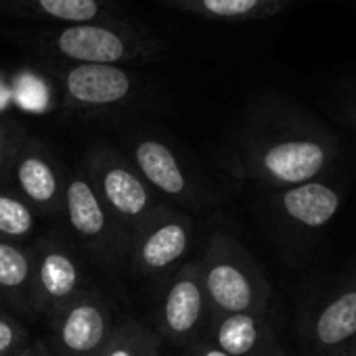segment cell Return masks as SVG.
Segmentation results:
<instances>
[{
    "mask_svg": "<svg viewBox=\"0 0 356 356\" xmlns=\"http://www.w3.org/2000/svg\"><path fill=\"white\" fill-rule=\"evenodd\" d=\"M212 314H264L270 287L250 252L231 235L214 233L200 260Z\"/></svg>",
    "mask_w": 356,
    "mask_h": 356,
    "instance_id": "cell-1",
    "label": "cell"
},
{
    "mask_svg": "<svg viewBox=\"0 0 356 356\" xmlns=\"http://www.w3.org/2000/svg\"><path fill=\"white\" fill-rule=\"evenodd\" d=\"M40 42L70 63L128 65L153 59L161 44L134 26L115 19L59 26L42 34Z\"/></svg>",
    "mask_w": 356,
    "mask_h": 356,
    "instance_id": "cell-2",
    "label": "cell"
},
{
    "mask_svg": "<svg viewBox=\"0 0 356 356\" xmlns=\"http://www.w3.org/2000/svg\"><path fill=\"white\" fill-rule=\"evenodd\" d=\"M84 163L86 178L118 227L128 235V239L163 204L157 193L143 181L132 161L118 153L113 147H92L86 153Z\"/></svg>",
    "mask_w": 356,
    "mask_h": 356,
    "instance_id": "cell-3",
    "label": "cell"
},
{
    "mask_svg": "<svg viewBox=\"0 0 356 356\" xmlns=\"http://www.w3.org/2000/svg\"><path fill=\"white\" fill-rule=\"evenodd\" d=\"M212 310L200 260L183 262L168 279L157 302V335L176 346H193L208 329Z\"/></svg>",
    "mask_w": 356,
    "mask_h": 356,
    "instance_id": "cell-4",
    "label": "cell"
},
{
    "mask_svg": "<svg viewBox=\"0 0 356 356\" xmlns=\"http://www.w3.org/2000/svg\"><path fill=\"white\" fill-rule=\"evenodd\" d=\"M191 241V218L168 204H161L149 220L132 233L126 258L138 277L172 275L189 254Z\"/></svg>",
    "mask_w": 356,
    "mask_h": 356,
    "instance_id": "cell-5",
    "label": "cell"
},
{
    "mask_svg": "<svg viewBox=\"0 0 356 356\" xmlns=\"http://www.w3.org/2000/svg\"><path fill=\"white\" fill-rule=\"evenodd\" d=\"M63 212L72 231L103 260H115L128 254V235L118 227L84 172L65 178Z\"/></svg>",
    "mask_w": 356,
    "mask_h": 356,
    "instance_id": "cell-6",
    "label": "cell"
},
{
    "mask_svg": "<svg viewBox=\"0 0 356 356\" xmlns=\"http://www.w3.org/2000/svg\"><path fill=\"white\" fill-rule=\"evenodd\" d=\"M51 323L59 356H99L115 327L109 300L86 289Z\"/></svg>",
    "mask_w": 356,
    "mask_h": 356,
    "instance_id": "cell-7",
    "label": "cell"
},
{
    "mask_svg": "<svg viewBox=\"0 0 356 356\" xmlns=\"http://www.w3.org/2000/svg\"><path fill=\"white\" fill-rule=\"evenodd\" d=\"M84 291L74 254L57 239L38 241L32 252V310L55 318Z\"/></svg>",
    "mask_w": 356,
    "mask_h": 356,
    "instance_id": "cell-8",
    "label": "cell"
},
{
    "mask_svg": "<svg viewBox=\"0 0 356 356\" xmlns=\"http://www.w3.org/2000/svg\"><path fill=\"white\" fill-rule=\"evenodd\" d=\"M63 101L78 111H107L128 103L136 90V76L122 65L70 63L57 72Z\"/></svg>",
    "mask_w": 356,
    "mask_h": 356,
    "instance_id": "cell-9",
    "label": "cell"
},
{
    "mask_svg": "<svg viewBox=\"0 0 356 356\" xmlns=\"http://www.w3.org/2000/svg\"><path fill=\"white\" fill-rule=\"evenodd\" d=\"M22 200L36 212L59 214L63 212L65 178L53 153L36 138L26 136L9 170Z\"/></svg>",
    "mask_w": 356,
    "mask_h": 356,
    "instance_id": "cell-10",
    "label": "cell"
},
{
    "mask_svg": "<svg viewBox=\"0 0 356 356\" xmlns=\"http://www.w3.org/2000/svg\"><path fill=\"white\" fill-rule=\"evenodd\" d=\"M327 151L316 140L285 138L258 147L252 153V174L275 185H304L323 170Z\"/></svg>",
    "mask_w": 356,
    "mask_h": 356,
    "instance_id": "cell-11",
    "label": "cell"
},
{
    "mask_svg": "<svg viewBox=\"0 0 356 356\" xmlns=\"http://www.w3.org/2000/svg\"><path fill=\"white\" fill-rule=\"evenodd\" d=\"M130 161L143 181L168 202L189 204L195 200V187L176 155V151L157 136H140L130 145Z\"/></svg>",
    "mask_w": 356,
    "mask_h": 356,
    "instance_id": "cell-12",
    "label": "cell"
},
{
    "mask_svg": "<svg viewBox=\"0 0 356 356\" xmlns=\"http://www.w3.org/2000/svg\"><path fill=\"white\" fill-rule=\"evenodd\" d=\"M206 339L231 356H279L277 339L264 314H212Z\"/></svg>",
    "mask_w": 356,
    "mask_h": 356,
    "instance_id": "cell-13",
    "label": "cell"
},
{
    "mask_svg": "<svg viewBox=\"0 0 356 356\" xmlns=\"http://www.w3.org/2000/svg\"><path fill=\"white\" fill-rule=\"evenodd\" d=\"M281 210L293 222L318 229L325 227L339 210V195L323 183H304L289 187L279 197Z\"/></svg>",
    "mask_w": 356,
    "mask_h": 356,
    "instance_id": "cell-14",
    "label": "cell"
},
{
    "mask_svg": "<svg viewBox=\"0 0 356 356\" xmlns=\"http://www.w3.org/2000/svg\"><path fill=\"white\" fill-rule=\"evenodd\" d=\"M7 5L15 13L51 19L61 26L115 19L107 0H7Z\"/></svg>",
    "mask_w": 356,
    "mask_h": 356,
    "instance_id": "cell-15",
    "label": "cell"
},
{
    "mask_svg": "<svg viewBox=\"0 0 356 356\" xmlns=\"http://www.w3.org/2000/svg\"><path fill=\"white\" fill-rule=\"evenodd\" d=\"M0 296L19 310H32V252L0 239Z\"/></svg>",
    "mask_w": 356,
    "mask_h": 356,
    "instance_id": "cell-16",
    "label": "cell"
},
{
    "mask_svg": "<svg viewBox=\"0 0 356 356\" xmlns=\"http://www.w3.org/2000/svg\"><path fill=\"white\" fill-rule=\"evenodd\" d=\"M356 335V289H348L325 304L314 321V339L323 348H335Z\"/></svg>",
    "mask_w": 356,
    "mask_h": 356,
    "instance_id": "cell-17",
    "label": "cell"
},
{
    "mask_svg": "<svg viewBox=\"0 0 356 356\" xmlns=\"http://www.w3.org/2000/svg\"><path fill=\"white\" fill-rule=\"evenodd\" d=\"M172 5L206 19H256L277 13L285 0H172Z\"/></svg>",
    "mask_w": 356,
    "mask_h": 356,
    "instance_id": "cell-18",
    "label": "cell"
},
{
    "mask_svg": "<svg viewBox=\"0 0 356 356\" xmlns=\"http://www.w3.org/2000/svg\"><path fill=\"white\" fill-rule=\"evenodd\" d=\"M159 335L140 321H124L113 327L99 356H161Z\"/></svg>",
    "mask_w": 356,
    "mask_h": 356,
    "instance_id": "cell-19",
    "label": "cell"
},
{
    "mask_svg": "<svg viewBox=\"0 0 356 356\" xmlns=\"http://www.w3.org/2000/svg\"><path fill=\"white\" fill-rule=\"evenodd\" d=\"M36 229V210L19 195L0 191V239L22 243Z\"/></svg>",
    "mask_w": 356,
    "mask_h": 356,
    "instance_id": "cell-20",
    "label": "cell"
},
{
    "mask_svg": "<svg viewBox=\"0 0 356 356\" xmlns=\"http://www.w3.org/2000/svg\"><path fill=\"white\" fill-rule=\"evenodd\" d=\"M26 136L28 134L19 122L9 120V118H0V178L9 174L15 153L19 151Z\"/></svg>",
    "mask_w": 356,
    "mask_h": 356,
    "instance_id": "cell-21",
    "label": "cell"
},
{
    "mask_svg": "<svg viewBox=\"0 0 356 356\" xmlns=\"http://www.w3.org/2000/svg\"><path fill=\"white\" fill-rule=\"evenodd\" d=\"M28 329L9 312L0 310V356H13L28 343Z\"/></svg>",
    "mask_w": 356,
    "mask_h": 356,
    "instance_id": "cell-22",
    "label": "cell"
},
{
    "mask_svg": "<svg viewBox=\"0 0 356 356\" xmlns=\"http://www.w3.org/2000/svg\"><path fill=\"white\" fill-rule=\"evenodd\" d=\"M189 356H231L225 350H220L218 346H214L210 339L202 337L200 341H195L193 346H189Z\"/></svg>",
    "mask_w": 356,
    "mask_h": 356,
    "instance_id": "cell-23",
    "label": "cell"
},
{
    "mask_svg": "<svg viewBox=\"0 0 356 356\" xmlns=\"http://www.w3.org/2000/svg\"><path fill=\"white\" fill-rule=\"evenodd\" d=\"M13 356H51V350H49V346H47V341H28L17 354H13Z\"/></svg>",
    "mask_w": 356,
    "mask_h": 356,
    "instance_id": "cell-24",
    "label": "cell"
},
{
    "mask_svg": "<svg viewBox=\"0 0 356 356\" xmlns=\"http://www.w3.org/2000/svg\"><path fill=\"white\" fill-rule=\"evenodd\" d=\"M352 356H356V352H354V354H352Z\"/></svg>",
    "mask_w": 356,
    "mask_h": 356,
    "instance_id": "cell-25",
    "label": "cell"
},
{
    "mask_svg": "<svg viewBox=\"0 0 356 356\" xmlns=\"http://www.w3.org/2000/svg\"><path fill=\"white\" fill-rule=\"evenodd\" d=\"M183 356H189V354H183Z\"/></svg>",
    "mask_w": 356,
    "mask_h": 356,
    "instance_id": "cell-26",
    "label": "cell"
},
{
    "mask_svg": "<svg viewBox=\"0 0 356 356\" xmlns=\"http://www.w3.org/2000/svg\"><path fill=\"white\" fill-rule=\"evenodd\" d=\"M170 3H172V0H170Z\"/></svg>",
    "mask_w": 356,
    "mask_h": 356,
    "instance_id": "cell-27",
    "label": "cell"
}]
</instances>
